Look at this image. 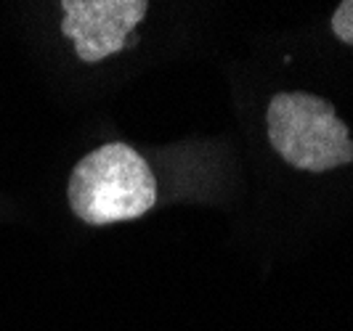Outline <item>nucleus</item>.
Returning a JSON list of instances; mask_svg holds the SVG:
<instances>
[{
    "label": "nucleus",
    "instance_id": "f257e3e1",
    "mask_svg": "<svg viewBox=\"0 0 353 331\" xmlns=\"http://www.w3.org/2000/svg\"><path fill=\"white\" fill-rule=\"evenodd\" d=\"M70 207L88 226L136 220L157 202L149 162L128 143H104L83 157L70 175Z\"/></svg>",
    "mask_w": 353,
    "mask_h": 331
},
{
    "label": "nucleus",
    "instance_id": "f03ea898",
    "mask_svg": "<svg viewBox=\"0 0 353 331\" xmlns=\"http://www.w3.org/2000/svg\"><path fill=\"white\" fill-rule=\"evenodd\" d=\"M268 140L276 154L305 173H327L353 162L348 125L332 104L314 93H276L265 111Z\"/></svg>",
    "mask_w": 353,
    "mask_h": 331
},
{
    "label": "nucleus",
    "instance_id": "7ed1b4c3",
    "mask_svg": "<svg viewBox=\"0 0 353 331\" xmlns=\"http://www.w3.org/2000/svg\"><path fill=\"white\" fill-rule=\"evenodd\" d=\"M61 35L74 40L80 61L96 64L128 45L149 11L146 0H61Z\"/></svg>",
    "mask_w": 353,
    "mask_h": 331
},
{
    "label": "nucleus",
    "instance_id": "20e7f679",
    "mask_svg": "<svg viewBox=\"0 0 353 331\" xmlns=\"http://www.w3.org/2000/svg\"><path fill=\"white\" fill-rule=\"evenodd\" d=\"M332 32L343 43L353 45V0H345L337 6L335 17H332Z\"/></svg>",
    "mask_w": 353,
    "mask_h": 331
}]
</instances>
